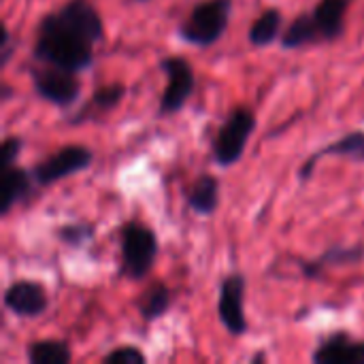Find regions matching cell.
Instances as JSON below:
<instances>
[{"label":"cell","instance_id":"cell-1","mask_svg":"<svg viewBox=\"0 0 364 364\" xmlns=\"http://www.w3.org/2000/svg\"><path fill=\"white\" fill-rule=\"evenodd\" d=\"M105 38V23L92 0H66L41 17L32 58L41 64L83 73L94 64V49Z\"/></svg>","mask_w":364,"mask_h":364},{"label":"cell","instance_id":"cell-2","mask_svg":"<svg viewBox=\"0 0 364 364\" xmlns=\"http://www.w3.org/2000/svg\"><path fill=\"white\" fill-rule=\"evenodd\" d=\"M160 245H158V235L145 226L143 222H126L119 228V254H122V264H119V277H126L130 282L145 279L158 258Z\"/></svg>","mask_w":364,"mask_h":364},{"label":"cell","instance_id":"cell-3","mask_svg":"<svg viewBox=\"0 0 364 364\" xmlns=\"http://www.w3.org/2000/svg\"><path fill=\"white\" fill-rule=\"evenodd\" d=\"M232 13V0H203L177 28L183 43L192 47H213L226 32Z\"/></svg>","mask_w":364,"mask_h":364},{"label":"cell","instance_id":"cell-4","mask_svg":"<svg viewBox=\"0 0 364 364\" xmlns=\"http://www.w3.org/2000/svg\"><path fill=\"white\" fill-rule=\"evenodd\" d=\"M254 130H256L254 111L247 107H235L213 136L211 143L213 162L222 168L235 166L243 158L247 141L254 134Z\"/></svg>","mask_w":364,"mask_h":364},{"label":"cell","instance_id":"cell-5","mask_svg":"<svg viewBox=\"0 0 364 364\" xmlns=\"http://www.w3.org/2000/svg\"><path fill=\"white\" fill-rule=\"evenodd\" d=\"M158 66L166 77V85H164V92L160 98L158 115L160 117L177 115L196 90L194 68L183 55H164V58H160Z\"/></svg>","mask_w":364,"mask_h":364},{"label":"cell","instance_id":"cell-6","mask_svg":"<svg viewBox=\"0 0 364 364\" xmlns=\"http://www.w3.org/2000/svg\"><path fill=\"white\" fill-rule=\"evenodd\" d=\"M94 162V151L85 145H64L58 151L49 154L41 162H36L30 171L38 188L55 186L85 168Z\"/></svg>","mask_w":364,"mask_h":364},{"label":"cell","instance_id":"cell-7","mask_svg":"<svg viewBox=\"0 0 364 364\" xmlns=\"http://www.w3.org/2000/svg\"><path fill=\"white\" fill-rule=\"evenodd\" d=\"M77 75L79 73L45 64L43 68H36L30 73L32 90L41 100L58 109H70L81 98V81Z\"/></svg>","mask_w":364,"mask_h":364},{"label":"cell","instance_id":"cell-8","mask_svg":"<svg viewBox=\"0 0 364 364\" xmlns=\"http://www.w3.org/2000/svg\"><path fill=\"white\" fill-rule=\"evenodd\" d=\"M247 282L243 273H230L220 282L218 292V318L232 337H243L250 328L245 316Z\"/></svg>","mask_w":364,"mask_h":364},{"label":"cell","instance_id":"cell-9","mask_svg":"<svg viewBox=\"0 0 364 364\" xmlns=\"http://www.w3.org/2000/svg\"><path fill=\"white\" fill-rule=\"evenodd\" d=\"M2 303H4V309H9L13 316L23 318V320H34L47 311L49 296H47V290L38 282L19 279V282H13L4 290Z\"/></svg>","mask_w":364,"mask_h":364},{"label":"cell","instance_id":"cell-10","mask_svg":"<svg viewBox=\"0 0 364 364\" xmlns=\"http://www.w3.org/2000/svg\"><path fill=\"white\" fill-rule=\"evenodd\" d=\"M314 364H364V339L352 337L348 331H335L320 339L311 352Z\"/></svg>","mask_w":364,"mask_h":364},{"label":"cell","instance_id":"cell-11","mask_svg":"<svg viewBox=\"0 0 364 364\" xmlns=\"http://www.w3.org/2000/svg\"><path fill=\"white\" fill-rule=\"evenodd\" d=\"M124 96H126V85L119 83V81L100 85V87H96L92 92L90 100L81 109H77L73 115L66 117V124L68 126H83L87 122H100L115 107H119V102L124 100Z\"/></svg>","mask_w":364,"mask_h":364},{"label":"cell","instance_id":"cell-12","mask_svg":"<svg viewBox=\"0 0 364 364\" xmlns=\"http://www.w3.org/2000/svg\"><path fill=\"white\" fill-rule=\"evenodd\" d=\"M328 156H335V158H350L354 162H364V130H352L348 134H343L341 139H335L333 143L320 147L316 154H311L301 171H299V181L305 183L314 177V171L318 166V162L322 158H328Z\"/></svg>","mask_w":364,"mask_h":364},{"label":"cell","instance_id":"cell-13","mask_svg":"<svg viewBox=\"0 0 364 364\" xmlns=\"http://www.w3.org/2000/svg\"><path fill=\"white\" fill-rule=\"evenodd\" d=\"M36 188L38 186L30 168L17 166V164L11 168H4L2 171V205H0L2 218H6L13 211V207L28 203Z\"/></svg>","mask_w":364,"mask_h":364},{"label":"cell","instance_id":"cell-14","mask_svg":"<svg viewBox=\"0 0 364 364\" xmlns=\"http://www.w3.org/2000/svg\"><path fill=\"white\" fill-rule=\"evenodd\" d=\"M364 260V245H331L320 256L301 262V273L305 279H318L324 271L343 264H358Z\"/></svg>","mask_w":364,"mask_h":364},{"label":"cell","instance_id":"cell-15","mask_svg":"<svg viewBox=\"0 0 364 364\" xmlns=\"http://www.w3.org/2000/svg\"><path fill=\"white\" fill-rule=\"evenodd\" d=\"M352 0H318L311 17L322 34L324 43H333L346 32V15Z\"/></svg>","mask_w":364,"mask_h":364},{"label":"cell","instance_id":"cell-16","mask_svg":"<svg viewBox=\"0 0 364 364\" xmlns=\"http://www.w3.org/2000/svg\"><path fill=\"white\" fill-rule=\"evenodd\" d=\"M186 203L196 215H213L220 207V179L205 173L186 192Z\"/></svg>","mask_w":364,"mask_h":364},{"label":"cell","instance_id":"cell-17","mask_svg":"<svg viewBox=\"0 0 364 364\" xmlns=\"http://www.w3.org/2000/svg\"><path fill=\"white\" fill-rule=\"evenodd\" d=\"M316 43H324L322 41V34L311 17V13H301L296 15L290 26L282 32V38H279V45L282 49H301V47H307V45H316Z\"/></svg>","mask_w":364,"mask_h":364},{"label":"cell","instance_id":"cell-18","mask_svg":"<svg viewBox=\"0 0 364 364\" xmlns=\"http://www.w3.org/2000/svg\"><path fill=\"white\" fill-rule=\"evenodd\" d=\"M282 28H284V13L275 6H269L267 11H262L252 21L250 32H247V41L260 49L269 47L282 36Z\"/></svg>","mask_w":364,"mask_h":364},{"label":"cell","instance_id":"cell-19","mask_svg":"<svg viewBox=\"0 0 364 364\" xmlns=\"http://www.w3.org/2000/svg\"><path fill=\"white\" fill-rule=\"evenodd\" d=\"M136 309L145 322H156L171 309V290L164 282H154L139 299Z\"/></svg>","mask_w":364,"mask_h":364},{"label":"cell","instance_id":"cell-20","mask_svg":"<svg viewBox=\"0 0 364 364\" xmlns=\"http://www.w3.org/2000/svg\"><path fill=\"white\" fill-rule=\"evenodd\" d=\"M26 358L28 364H68L73 363V352L66 341L41 339L28 346Z\"/></svg>","mask_w":364,"mask_h":364},{"label":"cell","instance_id":"cell-21","mask_svg":"<svg viewBox=\"0 0 364 364\" xmlns=\"http://www.w3.org/2000/svg\"><path fill=\"white\" fill-rule=\"evenodd\" d=\"M96 237V228L92 224L85 222H73V224H62L55 228V239L73 250L85 247L87 243H92Z\"/></svg>","mask_w":364,"mask_h":364},{"label":"cell","instance_id":"cell-22","mask_svg":"<svg viewBox=\"0 0 364 364\" xmlns=\"http://www.w3.org/2000/svg\"><path fill=\"white\" fill-rule=\"evenodd\" d=\"M105 364H145L147 356L136 346H117L102 356Z\"/></svg>","mask_w":364,"mask_h":364},{"label":"cell","instance_id":"cell-23","mask_svg":"<svg viewBox=\"0 0 364 364\" xmlns=\"http://www.w3.org/2000/svg\"><path fill=\"white\" fill-rule=\"evenodd\" d=\"M21 149H23V139L21 136H6L2 141V149H0V166H2V171L17 164V158H19Z\"/></svg>","mask_w":364,"mask_h":364},{"label":"cell","instance_id":"cell-24","mask_svg":"<svg viewBox=\"0 0 364 364\" xmlns=\"http://www.w3.org/2000/svg\"><path fill=\"white\" fill-rule=\"evenodd\" d=\"M15 47H17V43L13 41L9 26L2 23V36H0V66H2V68L9 66V62H11L13 53H15Z\"/></svg>","mask_w":364,"mask_h":364},{"label":"cell","instance_id":"cell-25","mask_svg":"<svg viewBox=\"0 0 364 364\" xmlns=\"http://www.w3.org/2000/svg\"><path fill=\"white\" fill-rule=\"evenodd\" d=\"M0 90H2L0 100H2V102H9V100L13 98V87H11V85H6V83H2V87H0Z\"/></svg>","mask_w":364,"mask_h":364},{"label":"cell","instance_id":"cell-26","mask_svg":"<svg viewBox=\"0 0 364 364\" xmlns=\"http://www.w3.org/2000/svg\"><path fill=\"white\" fill-rule=\"evenodd\" d=\"M267 360V354L264 352H258V354H254L252 358H250V363H264Z\"/></svg>","mask_w":364,"mask_h":364},{"label":"cell","instance_id":"cell-27","mask_svg":"<svg viewBox=\"0 0 364 364\" xmlns=\"http://www.w3.org/2000/svg\"><path fill=\"white\" fill-rule=\"evenodd\" d=\"M136 2H149V0H136Z\"/></svg>","mask_w":364,"mask_h":364}]
</instances>
